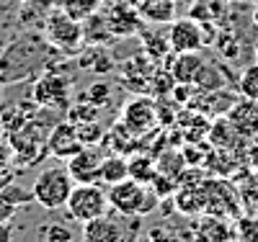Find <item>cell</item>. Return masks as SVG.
I'll use <instances>...</instances> for the list:
<instances>
[{"label": "cell", "mask_w": 258, "mask_h": 242, "mask_svg": "<svg viewBox=\"0 0 258 242\" xmlns=\"http://www.w3.org/2000/svg\"><path fill=\"white\" fill-rule=\"evenodd\" d=\"M57 57L59 52L52 47L44 34L24 31L0 52V85H16L39 77L44 70L52 67Z\"/></svg>", "instance_id": "cell-1"}, {"label": "cell", "mask_w": 258, "mask_h": 242, "mask_svg": "<svg viewBox=\"0 0 258 242\" xmlns=\"http://www.w3.org/2000/svg\"><path fill=\"white\" fill-rule=\"evenodd\" d=\"M106 196H109V206L116 209L121 216H147L163 201L150 186H145L135 178H124V181L109 186Z\"/></svg>", "instance_id": "cell-2"}, {"label": "cell", "mask_w": 258, "mask_h": 242, "mask_svg": "<svg viewBox=\"0 0 258 242\" xmlns=\"http://www.w3.org/2000/svg\"><path fill=\"white\" fill-rule=\"evenodd\" d=\"M44 36L49 44L62 54V57H78L85 49V39H83V24L68 16L62 8L49 11L44 18Z\"/></svg>", "instance_id": "cell-3"}, {"label": "cell", "mask_w": 258, "mask_h": 242, "mask_svg": "<svg viewBox=\"0 0 258 242\" xmlns=\"http://www.w3.org/2000/svg\"><path fill=\"white\" fill-rule=\"evenodd\" d=\"M73 186H75V181H73L68 168H59V165L47 168V170H41L34 181V188H31L34 201L44 209H62L70 199Z\"/></svg>", "instance_id": "cell-4"}, {"label": "cell", "mask_w": 258, "mask_h": 242, "mask_svg": "<svg viewBox=\"0 0 258 242\" xmlns=\"http://www.w3.org/2000/svg\"><path fill=\"white\" fill-rule=\"evenodd\" d=\"M119 83L121 88L132 91L135 96H153V75L158 70V62L145 54V52H137L129 59L119 62Z\"/></svg>", "instance_id": "cell-5"}, {"label": "cell", "mask_w": 258, "mask_h": 242, "mask_svg": "<svg viewBox=\"0 0 258 242\" xmlns=\"http://www.w3.org/2000/svg\"><path fill=\"white\" fill-rule=\"evenodd\" d=\"M64 209L70 211L73 219L85 224V222H91V219L106 214V209H109V196H106V191L98 188L96 183H75Z\"/></svg>", "instance_id": "cell-6"}, {"label": "cell", "mask_w": 258, "mask_h": 242, "mask_svg": "<svg viewBox=\"0 0 258 242\" xmlns=\"http://www.w3.org/2000/svg\"><path fill=\"white\" fill-rule=\"evenodd\" d=\"M73 93H70V80L64 77L62 72H57V70H44L39 77H36V83H34V101L39 103V106H44V108H54V111H62V114H68V108H70V103H73V98H70Z\"/></svg>", "instance_id": "cell-7"}, {"label": "cell", "mask_w": 258, "mask_h": 242, "mask_svg": "<svg viewBox=\"0 0 258 242\" xmlns=\"http://www.w3.org/2000/svg\"><path fill=\"white\" fill-rule=\"evenodd\" d=\"M202 186H204V193H207V211L209 214H217V216H225V219H238L243 214L240 193L227 183V178L207 175V181Z\"/></svg>", "instance_id": "cell-8"}, {"label": "cell", "mask_w": 258, "mask_h": 242, "mask_svg": "<svg viewBox=\"0 0 258 242\" xmlns=\"http://www.w3.org/2000/svg\"><path fill=\"white\" fill-rule=\"evenodd\" d=\"M135 137H147L153 134L155 129H160L158 124V108H155V96H137L132 98L124 111H121V119H119Z\"/></svg>", "instance_id": "cell-9"}, {"label": "cell", "mask_w": 258, "mask_h": 242, "mask_svg": "<svg viewBox=\"0 0 258 242\" xmlns=\"http://www.w3.org/2000/svg\"><path fill=\"white\" fill-rule=\"evenodd\" d=\"M186 232L197 242H230L235 237V227H230V219L209 214V211L191 216Z\"/></svg>", "instance_id": "cell-10"}, {"label": "cell", "mask_w": 258, "mask_h": 242, "mask_svg": "<svg viewBox=\"0 0 258 242\" xmlns=\"http://www.w3.org/2000/svg\"><path fill=\"white\" fill-rule=\"evenodd\" d=\"M106 152L109 149H103V144H91V147H83L78 155H73L68 160V170L73 175V181L75 183H98Z\"/></svg>", "instance_id": "cell-11"}, {"label": "cell", "mask_w": 258, "mask_h": 242, "mask_svg": "<svg viewBox=\"0 0 258 242\" xmlns=\"http://www.w3.org/2000/svg\"><path fill=\"white\" fill-rule=\"evenodd\" d=\"M106 21H109V29L116 36H135L145 29V18L140 16V8L132 3H124V0H109V8L103 11Z\"/></svg>", "instance_id": "cell-12"}, {"label": "cell", "mask_w": 258, "mask_h": 242, "mask_svg": "<svg viewBox=\"0 0 258 242\" xmlns=\"http://www.w3.org/2000/svg\"><path fill=\"white\" fill-rule=\"evenodd\" d=\"M207 142H209L212 147H217V149H227V152H232V155H238L240 160L245 157V149H248V144H250V139H245L240 131L235 129V124H232L227 116L212 119Z\"/></svg>", "instance_id": "cell-13"}, {"label": "cell", "mask_w": 258, "mask_h": 242, "mask_svg": "<svg viewBox=\"0 0 258 242\" xmlns=\"http://www.w3.org/2000/svg\"><path fill=\"white\" fill-rule=\"evenodd\" d=\"M47 149H49L52 157H59V160H70L73 155H78V152L83 149V142L78 137V126L70 119L57 121L49 131Z\"/></svg>", "instance_id": "cell-14"}, {"label": "cell", "mask_w": 258, "mask_h": 242, "mask_svg": "<svg viewBox=\"0 0 258 242\" xmlns=\"http://www.w3.org/2000/svg\"><path fill=\"white\" fill-rule=\"evenodd\" d=\"M168 39H170V52H173V54L202 52V49H204L199 21H194V18H188V16L170 24V29H168Z\"/></svg>", "instance_id": "cell-15"}, {"label": "cell", "mask_w": 258, "mask_h": 242, "mask_svg": "<svg viewBox=\"0 0 258 242\" xmlns=\"http://www.w3.org/2000/svg\"><path fill=\"white\" fill-rule=\"evenodd\" d=\"M212 126V116L194 111V108H181V114L176 119V131L181 134V142H204Z\"/></svg>", "instance_id": "cell-16"}, {"label": "cell", "mask_w": 258, "mask_h": 242, "mask_svg": "<svg viewBox=\"0 0 258 242\" xmlns=\"http://www.w3.org/2000/svg\"><path fill=\"white\" fill-rule=\"evenodd\" d=\"M83 237H85V242H124L126 232H124L121 222L103 214V216H96L91 222H85Z\"/></svg>", "instance_id": "cell-17"}, {"label": "cell", "mask_w": 258, "mask_h": 242, "mask_svg": "<svg viewBox=\"0 0 258 242\" xmlns=\"http://www.w3.org/2000/svg\"><path fill=\"white\" fill-rule=\"evenodd\" d=\"M227 119L235 124V129H238L245 139H250V142L255 139V134H258V103L255 101L240 98L227 111Z\"/></svg>", "instance_id": "cell-18"}, {"label": "cell", "mask_w": 258, "mask_h": 242, "mask_svg": "<svg viewBox=\"0 0 258 242\" xmlns=\"http://www.w3.org/2000/svg\"><path fill=\"white\" fill-rule=\"evenodd\" d=\"M173 204L183 216H197L207 211V193L204 186H178L173 193Z\"/></svg>", "instance_id": "cell-19"}, {"label": "cell", "mask_w": 258, "mask_h": 242, "mask_svg": "<svg viewBox=\"0 0 258 242\" xmlns=\"http://www.w3.org/2000/svg\"><path fill=\"white\" fill-rule=\"evenodd\" d=\"M109 152H119V155H135V152H140V137H135L132 131H129L121 121H116L109 131H106V137L101 142Z\"/></svg>", "instance_id": "cell-20"}, {"label": "cell", "mask_w": 258, "mask_h": 242, "mask_svg": "<svg viewBox=\"0 0 258 242\" xmlns=\"http://www.w3.org/2000/svg\"><path fill=\"white\" fill-rule=\"evenodd\" d=\"M83 24V39H85V47H106L114 34L109 29V21H106V13H93L88 16L85 21H80Z\"/></svg>", "instance_id": "cell-21"}, {"label": "cell", "mask_w": 258, "mask_h": 242, "mask_svg": "<svg viewBox=\"0 0 258 242\" xmlns=\"http://www.w3.org/2000/svg\"><path fill=\"white\" fill-rule=\"evenodd\" d=\"M140 16L145 18V24H173L176 21V0H140Z\"/></svg>", "instance_id": "cell-22"}, {"label": "cell", "mask_w": 258, "mask_h": 242, "mask_svg": "<svg viewBox=\"0 0 258 242\" xmlns=\"http://www.w3.org/2000/svg\"><path fill=\"white\" fill-rule=\"evenodd\" d=\"M202 64H204L202 52H183V54H173L168 70H170V75H173L176 83H191Z\"/></svg>", "instance_id": "cell-23"}, {"label": "cell", "mask_w": 258, "mask_h": 242, "mask_svg": "<svg viewBox=\"0 0 258 242\" xmlns=\"http://www.w3.org/2000/svg\"><path fill=\"white\" fill-rule=\"evenodd\" d=\"M124 178H129V157L119 155V152H106L103 165H101V183L114 186Z\"/></svg>", "instance_id": "cell-24"}, {"label": "cell", "mask_w": 258, "mask_h": 242, "mask_svg": "<svg viewBox=\"0 0 258 242\" xmlns=\"http://www.w3.org/2000/svg\"><path fill=\"white\" fill-rule=\"evenodd\" d=\"M155 165H158V173L163 175H170V178L178 181V175L186 170V157L178 144H168L163 152L155 155Z\"/></svg>", "instance_id": "cell-25"}, {"label": "cell", "mask_w": 258, "mask_h": 242, "mask_svg": "<svg viewBox=\"0 0 258 242\" xmlns=\"http://www.w3.org/2000/svg\"><path fill=\"white\" fill-rule=\"evenodd\" d=\"M142 52L150 54L158 64L168 57V54H173L170 52V39H168V31H155V29H142Z\"/></svg>", "instance_id": "cell-26"}, {"label": "cell", "mask_w": 258, "mask_h": 242, "mask_svg": "<svg viewBox=\"0 0 258 242\" xmlns=\"http://www.w3.org/2000/svg\"><path fill=\"white\" fill-rule=\"evenodd\" d=\"M222 64L217 62H207L197 70V75H194V85L199 88V91H220V88H227V77H222Z\"/></svg>", "instance_id": "cell-27"}, {"label": "cell", "mask_w": 258, "mask_h": 242, "mask_svg": "<svg viewBox=\"0 0 258 242\" xmlns=\"http://www.w3.org/2000/svg\"><path fill=\"white\" fill-rule=\"evenodd\" d=\"M158 173V165H155V157L150 155V152H135V155H129V178H135L145 186H150V181L155 178Z\"/></svg>", "instance_id": "cell-28"}, {"label": "cell", "mask_w": 258, "mask_h": 242, "mask_svg": "<svg viewBox=\"0 0 258 242\" xmlns=\"http://www.w3.org/2000/svg\"><path fill=\"white\" fill-rule=\"evenodd\" d=\"M227 3L230 0H194L188 8V18L194 21H220L227 13Z\"/></svg>", "instance_id": "cell-29"}, {"label": "cell", "mask_w": 258, "mask_h": 242, "mask_svg": "<svg viewBox=\"0 0 258 242\" xmlns=\"http://www.w3.org/2000/svg\"><path fill=\"white\" fill-rule=\"evenodd\" d=\"M64 119H70L73 124H85V121H98L101 119V108L96 103H91L88 98L78 96L75 103H70L68 114H64Z\"/></svg>", "instance_id": "cell-30"}, {"label": "cell", "mask_w": 258, "mask_h": 242, "mask_svg": "<svg viewBox=\"0 0 258 242\" xmlns=\"http://www.w3.org/2000/svg\"><path fill=\"white\" fill-rule=\"evenodd\" d=\"M103 3H106V0H59L62 11L68 16H73L75 21H85L88 16L98 13L103 8Z\"/></svg>", "instance_id": "cell-31"}, {"label": "cell", "mask_w": 258, "mask_h": 242, "mask_svg": "<svg viewBox=\"0 0 258 242\" xmlns=\"http://www.w3.org/2000/svg\"><path fill=\"white\" fill-rule=\"evenodd\" d=\"M155 108H158V124H160V129H173L183 106H178L173 98H168V96H155Z\"/></svg>", "instance_id": "cell-32"}, {"label": "cell", "mask_w": 258, "mask_h": 242, "mask_svg": "<svg viewBox=\"0 0 258 242\" xmlns=\"http://www.w3.org/2000/svg\"><path fill=\"white\" fill-rule=\"evenodd\" d=\"M238 93L248 101H258V62L248 64L238 77Z\"/></svg>", "instance_id": "cell-33"}, {"label": "cell", "mask_w": 258, "mask_h": 242, "mask_svg": "<svg viewBox=\"0 0 258 242\" xmlns=\"http://www.w3.org/2000/svg\"><path fill=\"white\" fill-rule=\"evenodd\" d=\"M214 47H217L222 59H238V54H240V39H238L235 31H222L220 29L217 39H214Z\"/></svg>", "instance_id": "cell-34"}, {"label": "cell", "mask_w": 258, "mask_h": 242, "mask_svg": "<svg viewBox=\"0 0 258 242\" xmlns=\"http://www.w3.org/2000/svg\"><path fill=\"white\" fill-rule=\"evenodd\" d=\"M83 98H88L91 103H96L98 108H106L111 101H114V88L106 83V80H96L88 91L83 93Z\"/></svg>", "instance_id": "cell-35"}, {"label": "cell", "mask_w": 258, "mask_h": 242, "mask_svg": "<svg viewBox=\"0 0 258 242\" xmlns=\"http://www.w3.org/2000/svg\"><path fill=\"white\" fill-rule=\"evenodd\" d=\"M235 237H240L245 242H258V216L240 214L235 219Z\"/></svg>", "instance_id": "cell-36"}, {"label": "cell", "mask_w": 258, "mask_h": 242, "mask_svg": "<svg viewBox=\"0 0 258 242\" xmlns=\"http://www.w3.org/2000/svg\"><path fill=\"white\" fill-rule=\"evenodd\" d=\"M78 126V137L83 142V147H91V144H101L106 131L98 121H85V124H75Z\"/></svg>", "instance_id": "cell-37"}, {"label": "cell", "mask_w": 258, "mask_h": 242, "mask_svg": "<svg viewBox=\"0 0 258 242\" xmlns=\"http://www.w3.org/2000/svg\"><path fill=\"white\" fill-rule=\"evenodd\" d=\"M150 188H153L160 199H173V193L178 191V181L170 178V175H163V173H155V178L150 181Z\"/></svg>", "instance_id": "cell-38"}, {"label": "cell", "mask_w": 258, "mask_h": 242, "mask_svg": "<svg viewBox=\"0 0 258 242\" xmlns=\"http://www.w3.org/2000/svg\"><path fill=\"white\" fill-rule=\"evenodd\" d=\"M3 196H8V199L16 204V206H21V204H29V201H34V191H26V188H21V186H16L13 181L11 183H6L3 188Z\"/></svg>", "instance_id": "cell-39"}, {"label": "cell", "mask_w": 258, "mask_h": 242, "mask_svg": "<svg viewBox=\"0 0 258 242\" xmlns=\"http://www.w3.org/2000/svg\"><path fill=\"white\" fill-rule=\"evenodd\" d=\"M41 237H44V242H73V232L70 227H64V224H49L41 229Z\"/></svg>", "instance_id": "cell-40"}, {"label": "cell", "mask_w": 258, "mask_h": 242, "mask_svg": "<svg viewBox=\"0 0 258 242\" xmlns=\"http://www.w3.org/2000/svg\"><path fill=\"white\" fill-rule=\"evenodd\" d=\"M202 41H204V47H209V44H214V39H217L220 29H217V21H202Z\"/></svg>", "instance_id": "cell-41"}, {"label": "cell", "mask_w": 258, "mask_h": 242, "mask_svg": "<svg viewBox=\"0 0 258 242\" xmlns=\"http://www.w3.org/2000/svg\"><path fill=\"white\" fill-rule=\"evenodd\" d=\"M16 204L8 199V196H3V191H0V222H11V219L16 216Z\"/></svg>", "instance_id": "cell-42"}, {"label": "cell", "mask_w": 258, "mask_h": 242, "mask_svg": "<svg viewBox=\"0 0 258 242\" xmlns=\"http://www.w3.org/2000/svg\"><path fill=\"white\" fill-rule=\"evenodd\" d=\"M145 242H176V239H173V234H170L168 229H163V227H153V229H147Z\"/></svg>", "instance_id": "cell-43"}, {"label": "cell", "mask_w": 258, "mask_h": 242, "mask_svg": "<svg viewBox=\"0 0 258 242\" xmlns=\"http://www.w3.org/2000/svg\"><path fill=\"white\" fill-rule=\"evenodd\" d=\"M11 239H13L11 222H0V242H11Z\"/></svg>", "instance_id": "cell-44"}, {"label": "cell", "mask_w": 258, "mask_h": 242, "mask_svg": "<svg viewBox=\"0 0 258 242\" xmlns=\"http://www.w3.org/2000/svg\"><path fill=\"white\" fill-rule=\"evenodd\" d=\"M124 242H145V239H140V234H137V227H135L132 232L126 234V239H124Z\"/></svg>", "instance_id": "cell-45"}, {"label": "cell", "mask_w": 258, "mask_h": 242, "mask_svg": "<svg viewBox=\"0 0 258 242\" xmlns=\"http://www.w3.org/2000/svg\"><path fill=\"white\" fill-rule=\"evenodd\" d=\"M253 26H258V6L253 8Z\"/></svg>", "instance_id": "cell-46"}, {"label": "cell", "mask_w": 258, "mask_h": 242, "mask_svg": "<svg viewBox=\"0 0 258 242\" xmlns=\"http://www.w3.org/2000/svg\"><path fill=\"white\" fill-rule=\"evenodd\" d=\"M183 242H197V239H194V237H191L188 232H183Z\"/></svg>", "instance_id": "cell-47"}, {"label": "cell", "mask_w": 258, "mask_h": 242, "mask_svg": "<svg viewBox=\"0 0 258 242\" xmlns=\"http://www.w3.org/2000/svg\"><path fill=\"white\" fill-rule=\"evenodd\" d=\"M253 57H255V62H258V41L253 44Z\"/></svg>", "instance_id": "cell-48"}, {"label": "cell", "mask_w": 258, "mask_h": 242, "mask_svg": "<svg viewBox=\"0 0 258 242\" xmlns=\"http://www.w3.org/2000/svg\"><path fill=\"white\" fill-rule=\"evenodd\" d=\"M230 242H245V239H240V237H232Z\"/></svg>", "instance_id": "cell-49"}, {"label": "cell", "mask_w": 258, "mask_h": 242, "mask_svg": "<svg viewBox=\"0 0 258 242\" xmlns=\"http://www.w3.org/2000/svg\"><path fill=\"white\" fill-rule=\"evenodd\" d=\"M3 88H6V85H0V98H3Z\"/></svg>", "instance_id": "cell-50"}, {"label": "cell", "mask_w": 258, "mask_h": 242, "mask_svg": "<svg viewBox=\"0 0 258 242\" xmlns=\"http://www.w3.org/2000/svg\"><path fill=\"white\" fill-rule=\"evenodd\" d=\"M0 134H3V124H0Z\"/></svg>", "instance_id": "cell-51"}, {"label": "cell", "mask_w": 258, "mask_h": 242, "mask_svg": "<svg viewBox=\"0 0 258 242\" xmlns=\"http://www.w3.org/2000/svg\"><path fill=\"white\" fill-rule=\"evenodd\" d=\"M253 142H255V144H258V134H255V139H253Z\"/></svg>", "instance_id": "cell-52"}, {"label": "cell", "mask_w": 258, "mask_h": 242, "mask_svg": "<svg viewBox=\"0 0 258 242\" xmlns=\"http://www.w3.org/2000/svg\"><path fill=\"white\" fill-rule=\"evenodd\" d=\"M24 3H34V0H24Z\"/></svg>", "instance_id": "cell-53"}, {"label": "cell", "mask_w": 258, "mask_h": 242, "mask_svg": "<svg viewBox=\"0 0 258 242\" xmlns=\"http://www.w3.org/2000/svg\"><path fill=\"white\" fill-rule=\"evenodd\" d=\"M255 103H258V101H255Z\"/></svg>", "instance_id": "cell-54"}]
</instances>
